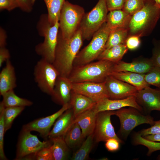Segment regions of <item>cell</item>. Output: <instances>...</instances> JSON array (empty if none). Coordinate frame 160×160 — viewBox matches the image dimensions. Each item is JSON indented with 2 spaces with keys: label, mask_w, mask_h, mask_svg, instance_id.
<instances>
[{
  "label": "cell",
  "mask_w": 160,
  "mask_h": 160,
  "mask_svg": "<svg viewBox=\"0 0 160 160\" xmlns=\"http://www.w3.org/2000/svg\"><path fill=\"white\" fill-rule=\"evenodd\" d=\"M152 56L150 58L154 65L160 68V40L154 41Z\"/></svg>",
  "instance_id": "obj_38"
},
{
  "label": "cell",
  "mask_w": 160,
  "mask_h": 160,
  "mask_svg": "<svg viewBox=\"0 0 160 160\" xmlns=\"http://www.w3.org/2000/svg\"><path fill=\"white\" fill-rule=\"evenodd\" d=\"M52 142L50 146L52 160H64L68 159L69 148L64 138L57 137L49 139Z\"/></svg>",
  "instance_id": "obj_26"
},
{
  "label": "cell",
  "mask_w": 160,
  "mask_h": 160,
  "mask_svg": "<svg viewBox=\"0 0 160 160\" xmlns=\"http://www.w3.org/2000/svg\"><path fill=\"white\" fill-rule=\"evenodd\" d=\"M36 27L39 35L44 37V40L36 46L35 52L42 58L52 64L59 28V21L52 25L48 21L47 14H43L40 16Z\"/></svg>",
  "instance_id": "obj_4"
},
{
  "label": "cell",
  "mask_w": 160,
  "mask_h": 160,
  "mask_svg": "<svg viewBox=\"0 0 160 160\" xmlns=\"http://www.w3.org/2000/svg\"><path fill=\"white\" fill-rule=\"evenodd\" d=\"M19 7L18 5L15 0H0V9H6L11 11Z\"/></svg>",
  "instance_id": "obj_42"
},
{
  "label": "cell",
  "mask_w": 160,
  "mask_h": 160,
  "mask_svg": "<svg viewBox=\"0 0 160 160\" xmlns=\"http://www.w3.org/2000/svg\"><path fill=\"white\" fill-rule=\"evenodd\" d=\"M1 102L5 107H9L30 106L33 104L32 101L27 99L21 98L15 93L14 89L9 90L2 95Z\"/></svg>",
  "instance_id": "obj_27"
},
{
  "label": "cell",
  "mask_w": 160,
  "mask_h": 160,
  "mask_svg": "<svg viewBox=\"0 0 160 160\" xmlns=\"http://www.w3.org/2000/svg\"><path fill=\"white\" fill-rule=\"evenodd\" d=\"M135 96L137 103L147 114L154 110L160 111V88L153 89L148 86L138 91Z\"/></svg>",
  "instance_id": "obj_15"
},
{
  "label": "cell",
  "mask_w": 160,
  "mask_h": 160,
  "mask_svg": "<svg viewBox=\"0 0 160 160\" xmlns=\"http://www.w3.org/2000/svg\"><path fill=\"white\" fill-rule=\"evenodd\" d=\"M10 57L9 51L6 47H0V67L4 63L9 60Z\"/></svg>",
  "instance_id": "obj_45"
},
{
  "label": "cell",
  "mask_w": 160,
  "mask_h": 160,
  "mask_svg": "<svg viewBox=\"0 0 160 160\" xmlns=\"http://www.w3.org/2000/svg\"><path fill=\"white\" fill-rule=\"evenodd\" d=\"M128 36V32L127 28H118L111 30L104 50L116 45L125 44Z\"/></svg>",
  "instance_id": "obj_30"
},
{
  "label": "cell",
  "mask_w": 160,
  "mask_h": 160,
  "mask_svg": "<svg viewBox=\"0 0 160 160\" xmlns=\"http://www.w3.org/2000/svg\"><path fill=\"white\" fill-rule=\"evenodd\" d=\"M85 13L82 7L65 1L61 10L59 21V31L63 38H69L74 34L79 29Z\"/></svg>",
  "instance_id": "obj_6"
},
{
  "label": "cell",
  "mask_w": 160,
  "mask_h": 160,
  "mask_svg": "<svg viewBox=\"0 0 160 160\" xmlns=\"http://www.w3.org/2000/svg\"><path fill=\"white\" fill-rule=\"evenodd\" d=\"M108 11L105 0H99L90 11L85 14L79 28L83 41L92 39L94 34L106 22Z\"/></svg>",
  "instance_id": "obj_7"
},
{
  "label": "cell",
  "mask_w": 160,
  "mask_h": 160,
  "mask_svg": "<svg viewBox=\"0 0 160 160\" xmlns=\"http://www.w3.org/2000/svg\"><path fill=\"white\" fill-rule=\"evenodd\" d=\"M72 83L68 77L59 76L56 80L51 95L52 101L62 106L69 103Z\"/></svg>",
  "instance_id": "obj_17"
},
{
  "label": "cell",
  "mask_w": 160,
  "mask_h": 160,
  "mask_svg": "<svg viewBox=\"0 0 160 160\" xmlns=\"http://www.w3.org/2000/svg\"><path fill=\"white\" fill-rule=\"evenodd\" d=\"M136 145H142L147 147L148 151L147 156H149L155 151L160 150V142H156L147 140L140 135L137 136L135 140Z\"/></svg>",
  "instance_id": "obj_36"
},
{
  "label": "cell",
  "mask_w": 160,
  "mask_h": 160,
  "mask_svg": "<svg viewBox=\"0 0 160 160\" xmlns=\"http://www.w3.org/2000/svg\"><path fill=\"white\" fill-rule=\"evenodd\" d=\"M47 7L48 21L52 25L59 21L60 13L65 0H43Z\"/></svg>",
  "instance_id": "obj_28"
},
{
  "label": "cell",
  "mask_w": 160,
  "mask_h": 160,
  "mask_svg": "<svg viewBox=\"0 0 160 160\" xmlns=\"http://www.w3.org/2000/svg\"><path fill=\"white\" fill-rule=\"evenodd\" d=\"M157 160H160V155H159L157 158Z\"/></svg>",
  "instance_id": "obj_49"
},
{
  "label": "cell",
  "mask_w": 160,
  "mask_h": 160,
  "mask_svg": "<svg viewBox=\"0 0 160 160\" xmlns=\"http://www.w3.org/2000/svg\"><path fill=\"white\" fill-rule=\"evenodd\" d=\"M71 108L69 103L63 106L58 111L45 117L39 118L26 124L23 126V129L35 131L44 138L48 137L51 128L57 118L66 110Z\"/></svg>",
  "instance_id": "obj_12"
},
{
  "label": "cell",
  "mask_w": 160,
  "mask_h": 160,
  "mask_svg": "<svg viewBox=\"0 0 160 160\" xmlns=\"http://www.w3.org/2000/svg\"><path fill=\"white\" fill-rule=\"evenodd\" d=\"M33 75L34 81L40 90L51 96L56 80L60 76L53 64L41 58L34 66Z\"/></svg>",
  "instance_id": "obj_9"
},
{
  "label": "cell",
  "mask_w": 160,
  "mask_h": 160,
  "mask_svg": "<svg viewBox=\"0 0 160 160\" xmlns=\"http://www.w3.org/2000/svg\"><path fill=\"white\" fill-rule=\"evenodd\" d=\"M160 17V7L154 0H145L143 7L131 17L127 27L128 36L149 34Z\"/></svg>",
  "instance_id": "obj_2"
},
{
  "label": "cell",
  "mask_w": 160,
  "mask_h": 160,
  "mask_svg": "<svg viewBox=\"0 0 160 160\" xmlns=\"http://www.w3.org/2000/svg\"><path fill=\"white\" fill-rule=\"evenodd\" d=\"M145 0H125L122 9L132 16L143 6Z\"/></svg>",
  "instance_id": "obj_34"
},
{
  "label": "cell",
  "mask_w": 160,
  "mask_h": 160,
  "mask_svg": "<svg viewBox=\"0 0 160 160\" xmlns=\"http://www.w3.org/2000/svg\"><path fill=\"white\" fill-rule=\"evenodd\" d=\"M105 142V146L108 151L113 152L119 149L120 143L117 139L113 138H110Z\"/></svg>",
  "instance_id": "obj_44"
},
{
  "label": "cell",
  "mask_w": 160,
  "mask_h": 160,
  "mask_svg": "<svg viewBox=\"0 0 160 160\" xmlns=\"http://www.w3.org/2000/svg\"><path fill=\"white\" fill-rule=\"evenodd\" d=\"M115 63L107 60H100L73 66L68 78L72 83L104 82L113 72Z\"/></svg>",
  "instance_id": "obj_3"
},
{
  "label": "cell",
  "mask_w": 160,
  "mask_h": 160,
  "mask_svg": "<svg viewBox=\"0 0 160 160\" xmlns=\"http://www.w3.org/2000/svg\"><path fill=\"white\" fill-rule=\"evenodd\" d=\"M5 63L0 73V95L1 96L7 91L14 89L17 86L14 66L10 60Z\"/></svg>",
  "instance_id": "obj_20"
},
{
  "label": "cell",
  "mask_w": 160,
  "mask_h": 160,
  "mask_svg": "<svg viewBox=\"0 0 160 160\" xmlns=\"http://www.w3.org/2000/svg\"><path fill=\"white\" fill-rule=\"evenodd\" d=\"M74 119L73 110L70 108L57 118L48 137L49 139L57 137L64 138L65 134L72 124Z\"/></svg>",
  "instance_id": "obj_19"
},
{
  "label": "cell",
  "mask_w": 160,
  "mask_h": 160,
  "mask_svg": "<svg viewBox=\"0 0 160 160\" xmlns=\"http://www.w3.org/2000/svg\"><path fill=\"white\" fill-rule=\"evenodd\" d=\"M5 107L1 102L0 103V159L7 160L4 151V136L5 132L4 117Z\"/></svg>",
  "instance_id": "obj_35"
},
{
  "label": "cell",
  "mask_w": 160,
  "mask_h": 160,
  "mask_svg": "<svg viewBox=\"0 0 160 160\" xmlns=\"http://www.w3.org/2000/svg\"><path fill=\"white\" fill-rule=\"evenodd\" d=\"M36 0H32V3L33 4H34L35 1Z\"/></svg>",
  "instance_id": "obj_50"
},
{
  "label": "cell",
  "mask_w": 160,
  "mask_h": 160,
  "mask_svg": "<svg viewBox=\"0 0 160 160\" xmlns=\"http://www.w3.org/2000/svg\"><path fill=\"white\" fill-rule=\"evenodd\" d=\"M72 90L89 98L96 103L105 98H109L105 81L73 83Z\"/></svg>",
  "instance_id": "obj_13"
},
{
  "label": "cell",
  "mask_w": 160,
  "mask_h": 160,
  "mask_svg": "<svg viewBox=\"0 0 160 160\" xmlns=\"http://www.w3.org/2000/svg\"><path fill=\"white\" fill-rule=\"evenodd\" d=\"M144 79L148 85L160 88V68L156 66L153 67L145 74Z\"/></svg>",
  "instance_id": "obj_33"
},
{
  "label": "cell",
  "mask_w": 160,
  "mask_h": 160,
  "mask_svg": "<svg viewBox=\"0 0 160 160\" xmlns=\"http://www.w3.org/2000/svg\"><path fill=\"white\" fill-rule=\"evenodd\" d=\"M145 74L129 71L113 72L110 75L134 86L138 91L150 86L145 81Z\"/></svg>",
  "instance_id": "obj_23"
},
{
  "label": "cell",
  "mask_w": 160,
  "mask_h": 160,
  "mask_svg": "<svg viewBox=\"0 0 160 160\" xmlns=\"http://www.w3.org/2000/svg\"><path fill=\"white\" fill-rule=\"evenodd\" d=\"M128 49L125 44L116 45L104 49L97 60H107L116 63L121 60Z\"/></svg>",
  "instance_id": "obj_25"
},
{
  "label": "cell",
  "mask_w": 160,
  "mask_h": 160,
  "mask_svg": "<svg viewBox=\"0 0 160 160\" xmlns=\"http://www.w3.org/2000/svg\"><path fill=\"white\" fill-rule=\"evenodd\" d=\"M97 113L93 107L74 119L73 123L79 124L84 138L94 133Z\"/></svg>",
  "instance_id": "obj_21"
},
{
  "label": "cell",
  "mask_w": 160,
  "mask_h": 160,
  "mask_svg": "<svg viewBox=\"0 0 160 160\" xmlns=\"http://www.w3.org/2000/svg\"><path fill=\"white\" fill-rule=\"evenodd\" d=\"M115 111H105L97 113L94 134L96 141L105 142L108 139L113 138L117 139L120 143L123 141L117 135L111 120V116L114 115Z\"/></svg>",
  "instance_id": "obj_11"
},
{
  "label": "cell",
  "mask_w": 160,
  "mask_h": 160,
  "mask_svg": "<svg viewBox=\"0 0 160 160\" xmlns=\"http://www.w3.org/2000/svg\"><path fill=\"white\" fill-rule=\"evenodd\" d=\"M126 107L135 108L142 113L143 111L142 107L137 103L134 96L121 99L105 98L97 103L94 106V108L97 113L105 111L117 110Z\"/></svg>",
  "instance_id": "obj_16"
},
{
  "label": "cell",
  "mask_w": 160,
  "mask_h": 160,
  "mask_svg": "<svg viewBox=\"0 0 160 160\" xmlns=\"http://www.w3.org/2000/svg\"><path fill=\"white\" fill-rule=\"evenodd\" d=\"M156 3L159 7H160V0H154Z\"/></svg>",
  "instance_id": "obj_48"
},
{
  "label": "cell",
  "mask_w": 160,
  "mask_h": 160,
  "mask_svg": "<svg viewBox=\"0 0 160 160\" xmlns=\"http://www.w3.org/2000/svg\"><path fill=\"white\" fill-rule=\"evenodd\" d=\"M22 106L5 107L4 113L5 132L10 129L15 119L24 109Z\"/></svg>",
  "instance_id": "obj_32"
},
{
  "label": "cell",
  "mask_w": 160,
  "mask_h": 160,
  "mask_svg": "<svg viewBox=\"0 0 160 160\" xmlns=\"http://www.w3.org/2000/svg\"><path fill=\"white\" fill-rule=\"evenodd\" d=\"M111 31L105 22L94 34L88 44L78 52L74 60L73 67L97 59L104 49Z\"/></svg>",
  "instance_id": "obj_5"
},
{
  "label": "cell",
  "mask_w": 160,
  "mask_h": 160,
  "mask_svg": "<svg viewBox=\"0 0 160 160\" xmlns=\"http://www.w3.org/2000/svg\"><path fill=\"white\" fill-rule=\"evenodd\" d=\"M125 0H105L108 11L122 9Z\"/></svg>",
  "instance_id": "obj_41"
},
{
  "label": "cell",
  "mask_w": 160,
  "mask_h": 160,
  "mask_svg": "<svg viewBox=\"0 0 160 160\" xmlns=\"http://www.w3.org/2000/svg\"><path fill=\"white\" fill-rule=\"evenodd\" d=\"M94 133L87 137L86 139L76 151L73 154L71 159L73 160H85L89 157V154L93 146Z\"/></svg>",
  "instance_id": "obj_31"
},
{
  "label": "cell",
  "mask_w": 160,
  "mask_h": 160,
  "mask_svg": "<svg viewBox=\"0 0 160 160\" xmlns=\"http://www.w3.org/2000/svg\"><path fill=\"white\" fill-rule=\"evenodd\" d=\"M7 35L5 30L0 28V47H5L7 44Z\"/></svg>",
  "instance_id": "obj_46"
},
{
  "label": "cell",
  "mask_w": 160,
  "mask_h": 160,
  "mask_svg": "<svg viewBox=\"0 0 160 160\" xmlns=\"http://www.w3.org/2000/svg\"><path fill=\"white\" fill-rule=\"evenodd\" d=\"M138 133L142 137L149 135L160 134V120L155 121L154 124L150 127L143 129Z\"/></svg>",
  "instance_id": "obj_39"
},
{
  "label": "cell",
  "mask_w": 160,
  "mask_h": 160,
  "mask_svg": "<svg viewBox=\"0 0 160 160\" xmlns=\"http://www.w3.org/2000/svg\"><path fill=\"white\" fill-rule=\"evenodd\" d=\"M83 41L79 29L71 37L68 39L63 38L59 30L55 59L52 64L60 76L68 77Z\"/></svg>",
  "instance_id": "obj_1"
},
{
  "label": "cell",
  "mask_w": 160,
  "mask_h": 160,
  "mask_svg": "<svg viewBox=\"0 0 160 160\" xmlns=\"http://www.w3.org/2000/svg\"><path fill=\"white\" fill-rule=\"evenodd\" d=\"M50 146L44 148L36 153L29 155L28 160H52Z\"/></svg>",
  "instance_id": "obj_37"
},
{
  "label": "cell",
  "mask_w": 160,
  "mask_h": 160,
  "mask_svg": "<svg viewBox=\"0 0 160 160\" xmlns=\"http://www.w3.org/2000/svg\"><path fill=\"white\" fill-rule=\"evenodd\" d=\"M131 16L122 9L109 11L106 23L111 30L120 28H127Z\"/></svg>",
  "instance_id": "obj_24"
},
{
  "label": "cell",
  "mask_w": 160,
  "mask_h": 160,
  "mask_svg": "<svg viewBox=\"0 0 160 160\" xmlns=\"http://www.w3.org/2000/svg\"><path fill=\"white\" fill-rule=\"evenodd\" d=\"M96 103L89 98L72 90L69 104L74 119L93 107Z\"/></svg>",
  "instance_id": "obj_22"
},
{
  "label": "cell",
  "mask_w": 160,
  "mask_h": 160,
  "mask_svg": "<svg viewBox=\"0 0 160 160\" xmlns=\"http://www.w3.org/2000/svg\"><path fill=\"white\" fill-rule=\"evenodd\" d=\"M109 99H121L135 96L138 92L134 86L109 76L105 81Z\"/></svg>",
  "instance_id": "obj_14"
},
{
  "label": "cell",
  "mask_w": 160,
  "mask_h": 160,
  "mask_svg": "<svg viewBox=\"0 0 160 160\" xmlns=\"http://www.w3.org/2000/svg\"><path fill=\"white\" fill-rule=\"evenodd\" d=\"M84 139L81 129L76 122L73 123L64 137L67 145L71 148H75L79 145Z\"/></svg>",
  "instance_id": "obj_29"
},
{
  "label": "cell",
  "mask_w": 160,
  "mask_h": 160,
  "mask_svg": "<svg viewBox=\"0 0 160 160\" xmlns=\"http://www.w3.org/2000/svg\"><path fill=\"white\" fill-rule=\"evenodd\" d=\"M142 113L132 107L115 111L114 115L119 117L120 122L119 133L122 138L127 139L132 130L139 125L146 124L152 126L154 124L155 121L153 117Z\"/></svg>",
  "instance_id": "obj_8"
},
{
  "label": "cell",
  "mask_w": 160,
  "mask_h": 160,
  "mask_svg": "<svg viewBox=\"0 0 160 160\" xmlns=\"http://www.w3.org/2000/svg\"><path fill=\"white\" fill-rule=\"evenodd\" d=\"M140 37L136 35L128 36L125 42V44L128 49L133 50L138 48L140 44Z\"/></svg>",
  "instance_id": "obj_40"
},
{
  "label": "cell",
  "mask_w": 160,
  "mask_h": 160,
  "mask_svg": "<svg viewBox=\"0 0 160 160\" xmlns=\"http://www.w3.org/2000/svg\"><path fill=\"white\" fill-rule=\"evenodd\" d=\"M154 66L150 58H139L130 63L120 60L115 63L113 72L129 71L145 74Z\"/></svg>",
  "instance_id": "obj_18"
},
{
  "label": "cell",
  "mask_w": 160,
  "mask_h": 160,
  "mask_svg": "<svg viewBox=\"0 0 160 160\" xmlns=\"http://www.w3.org/2000/svg\"><path fill=\"white\" fill-rule=\"evenodd\" d=\"M143 137L150 141L160 142V134L148 135Z\"/></svg>",
  "instance_id": "obj_47"
},
{
  "label": "cell",
  "mask_w": 160,
  "mask_h": 160,
  "mask_svg": "<svg viewBox=\"0 0 160 160\" xmlns=\"http://www.w3.org/2000/svg\"><path fill=\"white\" fill-rule=\"evenodd\" d=\"M49 140L41 141L37 137L30 131L22 129L17 145L15 160H23L25 157L35 153L41 149L51 145Z\"/></svg>",
  "instance_id": "obj_10"
},
{
  "label": "cell",
  "mask_w": 160,
  "mask_h": 160,
  "mask_svg": "<svg viewBox=\"0 0 160 160\" xmlns=\"http://www.w3.org/2000/svg\"><path fill=\"white\" fill-rule=\"evenodd\" d=\"M19 7L23 11L30 12L32 10L33 4L32 0H15Z\"/></svg>",
  "instance_id": "obj_43"
}]
</instances>
